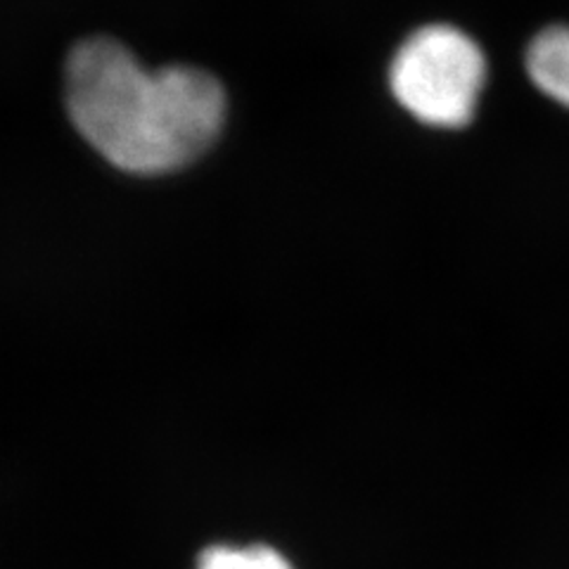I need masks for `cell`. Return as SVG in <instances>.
Masks as SVG:
<instances>
[{
    "label": "cell",
    "mask_w": 569,
    "mask_h": 569,
    "mask_svg": "<svg viewBox=\"0 0 569 569\" xmlns=\"http://www.w3.org/2000/svg\"><path fill=\"white\" fill-rule=\"evenodd\" d=\"M198 569H292V565L266 546H219L204 550Z\"/></svg>",
    "instance_id": "obj_4"
},
{
    "label": "cell",
    "mask_w": 569,
    "mask_h": 569,
    "mask_svg": "<svg viewBox=\"0 0 569 569\" xmlns=\"http://www.w3.org/2000/svg\"><path fill=\"white\" fill-rule=\"evenodd\" d=\"M485 81V52L449 24H430L408 36L389 69L397 102L439 129H460L472 121Z\"/></svg>",
    "instance_id": "obj_2"
},
{
    "label": "cell",
    "mask_w": 569,
    "mask_h": 569,
    "mask_svg": "<svg viewBox=\"0 0 569 569\" xmlns=\"http://www.w3.org/2000/svg\"><path fill=\"white\" fill-rule=\"evenodd\" d=\"M64 100L88 146L138 176L188 167L211 148L226 121V91L209 71L146 69L112 39H88L71 50Z\"/></svg>",
    "instance_id": "obj_1"
},
{
    "label": "cell",
    "mask_w": 569,
    "mask_h": 569,
    "mask_svg": "<svg viewBox=\"0 0 569 569\" xmlns=\"http://www.w3.org/2000/svg\"><path fill=\"white\" fill-rule=\"evenodd\" d=\"M527 71L543 96L569 107V27H548L531 41Z\"/></svg>",
    "instance_id": "obj_3"
}]
</instances>
